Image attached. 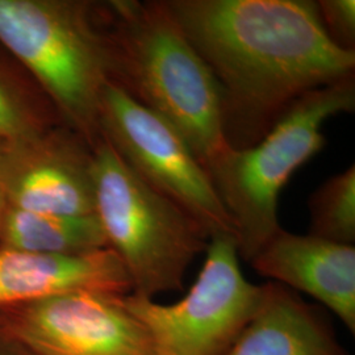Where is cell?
<instances>
[{
	"label": "cell",
	"mask_w": 355,
	"mask_h": 355,
	"mask_svg": "<svg viewBox=\"0 0 355 355\" xmlns=\"http://www.w3.org/2000/svg\"><path fill=\"white\" fill-rule=\"evenodd\" d=\"M318 7L330 40L345 51H355L354 0H320Z\"/></svg>",
	"instance_id": "2e32d148"
},
{
	"label": "cell",
	"mask_w": 355,
	"mask_h": 355,
	"mask_svg": "<svg viewBox=\"0 0 355 355\" xmlns=\"http://www.w3.org/2000/svg\"><path fill=\"white\" fill-rule=\"evenodd\" d=\"M0 44L49 98L66 127L94 149L112 55L99 3L0 0Z\"/></svg>",
	"instance_id": "3957f363"
},
{
	"label": "cell",
	"mask_w": 355,
	"mask_h": 355,
	"mask_svg": "<svg viewBox=\"0 0 355 355\" xmlns=\"http://www.w3.org/2000/svg\"><path fill=\"white\" fill-rule=\"evenodd\" d=\"M73 292L128 295L132 282L110 248L73 255L0 249V311Z\"/></svg>",
	"instance_id": "8fae6325"
},
{
	"label": "cell",
	"mask_w": 355,
	"mask_h": 355,
	"mask_svg": "<svg viewBox=\"0 0 355 355\" xmlns=\"http://www.w3.org/2000/svg\"><path fill=\"white\" fill-rule=\"evenodd\" d=\"M0 152H1V144H0Z\"/></svg>",
	"instance_id": "d6986e66"
},
{
	"label": "cell",
	"mask_w": 355,
	"mask_h": 355,
	"mask_svg": "<svg viewBox=\"0 0 355 355\" xmlns=\"http://www.w3.org/2000/svg\"><path fill=\"white\" fill-rule=\"evenodd\" d=\"M7 200H6V196H4V192L1 190V187H0V227H1V221H3V217H4V214H6V209H7Z\"/></svg>",
	"instance_id": "ac0fdd59"
},
{
	"label": "cell",
	"mask_w": 355,
	"mask_h": 355,
	"mask_svg": "<svg viewBox=\"0 0 355 355\" xmlns=\"http://www.w3.org/2000/svg\"><path fill=\"white\" fill-rule=\"evenodd\" d=\"M354 76L311 89L249 148H225L207 171L233 221L239 255L250 262L280 229L278 202L293 173L325 146L324 124L353 112Z\"/></svg>",
	"instance_id": "277c9868"
},
{
	"label": "cell",
	"mask_w": 355,
	"mask_h": 355,
	"mask_svg": "<svg viewBox=\"0 0 355 355\" xmlns=\"http://www.w3.org/2000/svg\"><path fill=\"white\" fill-rule=\"evenodd\" d=\"M249 263L268 282L312 296L354 334V245L280 228Z\"/></svg>",
	"instance_id": "30bf717a"
},
{
	"label": "cell",
	"mask_w": 355,
	"mask_h": 355,
	"mask_svg": "<svg viewBox=\"0 0 355 355\" xmlns=\"http://www.w3.org/2000/svg\"><path fill=\"white\" fill-rule=\"evenodd\" d=\"M311 233L324 240L355 241V166L327 180L309 199Z\"/></svg>",
	"instance_id": "9a60e30c"
},
{
	"label": "cell",
	"mask_w": 355,
	"mask_h": 355,
	"mask_svg": "<svg viewBox=\"0 0 355 355\" xmlns=\"http://www.w3.org/2000/svg\"><path fill=\"white\" fill-rule=\"evenodd\" d=\"M0 187L8 205L19 209L94 215V149L66 125L4 142Z\"/></svg>",
	"instance_id": "9c48e42d"
},
{
	"label": "cell",
	"mask_w": 355,
	"mask_h": 355,
	"mask_svg": "<svg viewBox=\"0 0 355 355\" xmlns=\"http://www.w3.org/2000/svg\"><path fill=\"white\" fill-rule=\"evenodd\" d=\"M101 136L153 190L190 214L208 233L233 234L234 225L212 180L189 144L164 117L114 83L103 91Z\"/></svg>",
	"instance_id": "52a82bcc"
},
{
	"label": "cell",
	"mask_w": 355,
	"mask_h": 355,
	"mask_svg": "<svg viewBox=\"0 0 355 355\" xmlns=\"http://www.w3.org/2000/svg\"><path fill=\"white\" fill-rule=\"evenodd\" d=\"M0 355H32L26 352V349L16 343L8 336L0 331Z\"/></svg>",
	"instance_id": "e0dca14e"
},
{
	"label": "cell",
	"mask_w": 355,
	"mask_h": 355,
	"mask_svg": "<svg viewBox=\"0 0 355 355\" xmlns=\"http://www.w3.org/2000/svg\"><path fill=\"white\" fill-rule=\"evenodd\" d=\"M95 216L108 248L127 270L132 293L183 290L209 236L184 209L148 186L105 140L94 148Z\"/></svg>",
	"instance_id": "5b68a950"
},
{
	"label": "cell",
	"mask_w": 355,
	"mask_h": 355,
	"mask_svg": "<svg viewBox=\"0 0 355 355\" xmlns=\"http://www.w3.org/2000/svg\"><path fill=\"white\" fill-rule=\"evenodd\" d=\"M99 8L112 83L175 128L207 170L228 148L221 94L166 0H110Z\"/></svg>",
	"instance_id": "7a4b0ae2"
},
{
	"label": "cell",
	"mask_w": 355,
	"mask_h": 355,
	"mask_svg": "<svg viewBox=\"0 0 355 355\" xmlns=\"http://www.w3.org/2000/svg\"><path fill=\"white\" fill-rule=\"evenodd\" d=\"M218 85L228 146L261 140L305 92L354 76L311 0H166Z\"/></svg>",
	"instance_id": "6da1fadb"
},
{
	"label": "cell",
	"mask_w": 355,
	"mask_h": 355,
	"mask_svg": "<svg viewBox=\"0 0 355 355\" xmlns=\"http://www.w3.org/2000/svg\"><path fill=\"white\" fill-rule=\"evenodd\" d=\"M105 248L108 243L95 214L51 215L7 205L0 227V249L73 255Z\"/></svg>",
	"instance_id": "4fadbf2b"
},
{
	"label": "cell",
	"mask_w": 355,
	"mask_h": 355,
	"mask_svg": "<svg viewBox=\"0 0 355 355\" xmlns=\"http://www.w3.org/2000/svg\"><path fill=\"white\" fill-rule=\"evenodd\" d=\"M223 355H350L324 312L275 282L262 284L253 318Z\"/></svg>",
	"instance_id": "7c38bea8"
},
{
	"label": "cell",
	"mask_w": 355,
	"mask_h": 355,
	"mask_svg": "<svg viewBox=\"0 0 355 355\" xmlns=\"http://www.w3.org/2000/svg\"><path fill=\"white\" fill-rule=\"evenodd\" d=\"M124 295L73 292L0 311V331L32 355H152Z\"/></svg>",
	"instance_id": "ba28073f"
},
{
	"label": "cell",
	"mask_w": 355,
	"mask_h": 355,
	"mask_svg": "<svg viewBox=\"0 0 355 355\" xmlns=\"http://www.w3.org/2000/svg\"><path fill=\"white\" fill-rule=\"evenodd\" d=\"M64 125L49 98L0 44V144Z\"/></svg>",
	"instance_id": "5bb4252c"
},
{
	"label": "cell",
	"mask_w": 355,
	"mask_h": 355,
	"mask_svg": "<svg viewBox=\"0 0 355 355\" xmlns=\"http://www.w3.org/2000/svg\"><path fill=\"white\" fill-rule=\"evenodd\" d=\"M205 253L198 278L177 303L123 296L148 333L152 355H223L261 304L262 286L243 277L233 234L211 237Z\"/></svg>",
	"instance_id": "8992f818"
}]
</instances>
